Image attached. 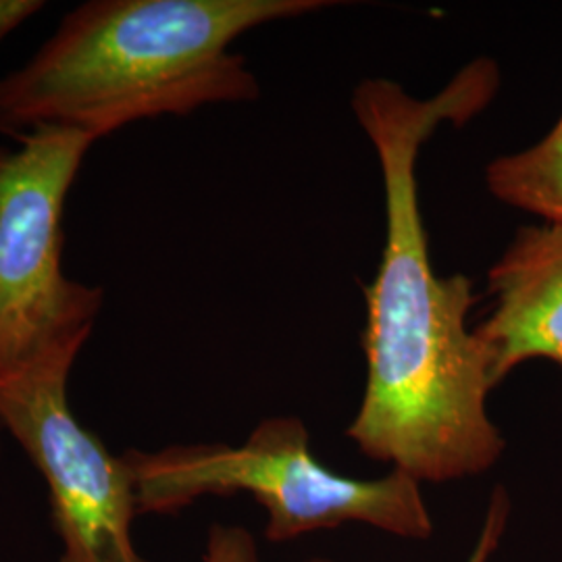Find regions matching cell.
Wrapping results in <instances>:
<instances>
[{
    "mask_svg": "<svg viewBox=\"0 0 562 562\" xmlns=\"http://www.w3.org/2000/svg\"><path fill=\"white\" fill-rule=\"evenodd\" d=\"M498 88V65L477 59L434 99H415L387 78H367L352 92V113L382 167L385 240L364 288L367 380L346 436L419 483L477 477L506 448L487 413L496 387L490 361L469 329L473 281L434 269L417 180L423 144L446 121L480 115Z\"/></svg>",
    "mask_w": 562,
    "mask_h": 562,
    "instance_id": "cell-1",
    "label": "cell"
},
{
    "mask_svg": "<svg viewBox=\"0 0 562 562\" xmlns=\"http://www.w3.org/2000/svg\"><path fill=\"white\" fill-rule=\"evenodd\" d=\"M138 515H171L206 496L248 494L267 513L265 538L283 543L362 522L406 540H427L434 521L422 483L402 471L361 480L327 469L299 417H271L236 446L176 443L127 450Z\"/></svg>",
    "mask_w": 562,
    "mask_h": 562,
    "instance_id": "cell-3",
    "label": "cell"
},
{
    "mask_svg": "<svg viewBox=\"0 0 562 562\" xmlns=\"http://www.w3.org/2000/svg\"><path fill=\"white\" fill-rule=\"evenodd\" d=\"M69 373L59 367L0 383V427L46 482L60 562H148L132 538L138 515L132 471L74 417Z\"/></svg>",
    "mask_w": 562,
    "mask_h": 562,
    "instance_id": "cell-5",
    "label": "cell"
},
{
    "mask_svg": "<svg viewBox=\"0 0 562 562\" xmlns=\"http://www.w3.org/2000/svg\"><path fill=\"white\" fill-rule=\"evenodd\" d=\"M15 140L0 146V383L71 369L104 301L63 269L65 204L94 140L59 127Z\"/></svg>",
    "mask_w": 562,
    "mask_h": 562,
    "instance_id": "cell-4",
    "label": "cell"
},
{
    "mask_svg": "<svg viewBox=\"0 0 562 562\" xmlns=\"http://www.w3.org/2000/svg\"><path fill=\"white\" fill-rule=\"evenodd\" d=\"M487 292L492 311L473 331L494 385L533 359L562 369V223L521 227L490 267Z\"/></svg>",
    "mask_w": 562,
    "mask_h": 562,
    "instance_id": "cell-6",
    "label": "cell"
},
{
    "mask_svg": "<svg viewBox=\"0 0 562 562\" xmlns=\"http://www.w3.org/2000/svg\"><path fill=\"white\" fill-rule=\"evenodd\" d=\"M508 517H510V498L506 494L504 487H496L490 504H487V510H485V519H483L482 531H480V538L475 542V548L471 552V557L467 559V562H490L494 552L498 550V546L503 542L504 531H506V525H508ZM302 562H336L329 561V559H308V561Z\"/></svg>",
    "mask_w": 562,
    "mask_h": 562,
    "instance_id": "cell-9",
    "label": "cell"
},
{
    "mask_svg": "<svg viewBox=\"0 0 562 562\" xmlns=\"http://www.w3.org/2000/svg\"><path fill=\"white\" fill-rule=\"evenodd\" d=\"M46 7L44 0H0V42Z\"/></svg>",
    "mask_w": 562,
    "mask_h": 562,
    "instance_id": "cell-10",
    "label": "cell"
},
{
    "mask_svg": "<svg viewBox=\"0 0 562 562\" xmlns=\"http://www.w3.org/2000/svg\"><path fill=\"white\" fill-rule=\"evenodd\" d=\"M485 186L513 209L562 223V117L533 146L490 162Z\"/></svg>",
    "mask_w": 562,
    "mask_h": 562,
    "instance_id": "cell-7",
    "label": "cell"
},
{
    "mask_svg": "<svg viewBox=\"0 0 562 562\" xmlns=\"http://www.w3.org/2000/svg\"><path fill=\"white\" fill-rule=\"evenodd\" d=\"M204 562H261L255 538L240 525H213Z\"/></svg>",
    "mask_w": 562,
    "mask_h": 562,
    "instance_id": "cell-8",
    "label": "cell"
},
{
    "mask_svg": "<svg viewBox=\"0 0 562 562\" xmlns=\"http://www.w3.org/2000/svg\"><path fill=\"white\" fill-rule=\"evenodd\" d=\"M334 7L331 0H88L23 67L0 78V134L38 127L94 142L136 121L255 101L246 32Z\"/></svg>",
    "mask_w": 562,
    "mask_h": 562,
    "instance_id": "cell-2",
    "label": "cell"
}]
</instances>
